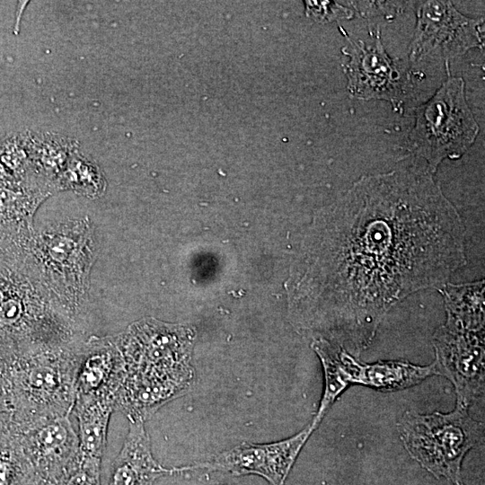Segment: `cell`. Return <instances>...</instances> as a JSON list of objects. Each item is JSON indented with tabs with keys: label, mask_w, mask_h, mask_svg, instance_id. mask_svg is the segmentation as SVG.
Returning a JSON list of instances; mask_svg holds the SVG:
<instances>
[{
	"label": "cell",
	"mask_w": 485,
	"mask_h": 485,
	"mask_svg": "<svg viewBox=\"0 0 485 485\" xmlns=\"http://www.w3.org/2000/svg\"><path fill=\"white\" fill-rule=\"evenodd\" d=\"M464 234L428 170L361 177L308 241L294 294L302 325L358 357L392 306L465 264Z\"/></svg>",
	"instance_id": "obj_1"
},
{
	"label": "cell",
	"mask_w": 485,
	"mask_h": 485,
	"mask_svg": "<svg viewBox=\"0 0 485 485\" xmlns=\"http://www.w3.org/2000/svg\"><path fill=\"white\" fill-rule=\"evenodd\" d=\"M33 234H0V369L84 336L82 324L50 297L30 261Z\"/></svg>",
	"instance_id": "obj_2"
},
{
	"label": "cell",
	"mask_w": 485,
	"mask_h": 485,
	"mask_svg": "<svg viewBox=\"0 0 485 485\" xmlns=\"http://www.w3.org/2000/svg\"><path fill=\"white\" fill-rule=\"evenodd\" d=\"M117 336L125 366L119 397L128 412L148 419L190 388L193 329L146 318Z\"/></svg>",
	"instance_id": "obj_3"
},
{
	"label": "cell",
	"mask_w": 485,
	"mask_h": 485,
	"mask_svg": "<svg viewBox=\"0 0 485 485\" xmlns=\"http://www.w3.org/2000/svg\"><path fill=\"white\" fill-rule=\"evenodd\" d=\"M95 226L88 216L68 218L35 231L28 255L55 303L81 322L89 301L91 272L98 254Z\"/></svg>",
	"instance_id": "obj_4"
},
{
	"label": "cell",
	"mask_w": 485,
	"mask_h": 485,
	"mask_svg": "<svg viewBox=\"0 0 485 485\" xmlns=\"http://www.w3.org/2000/svg\"><path fill=\"white\" fill-rule=\"evenodd\" d=\"M84 340L23 356L0 370L13 426L21 428L42 418L72 414L75 374Z\"/></svg>",
	"instance_id": "obj_5"
},
{
	"label": "cell",
	"mask_w": 485,
	"mask_h": 485,
	"mask_svg": "<svg viewBox=\"0 0 485 485\" xmlns=\"http://www.w3.org/2000/svg\"><path fill=\"white\" fill-rule=\"evenodd\" d=\"M397 428L404 448L422 468L436 479L464 485L463 460L483 436L481 423L470 416L467 408L455 404L448 413L408 410Z\"/></svg>",
	"instance_id": "obj_6"
},
{
	"label": "cell",
	"mask_w": 485,
	"mask_h": 485,
	"mask_svg": "<svg viewBox=\"0 0 485 485\" xmlns=\"http://www.w3.org/2000/svg\"><path fill=\"white\" fill-rule=\"evenodd\" d=\"M447 78L425 103L417 108L409 136V149L435 172L445 159L462 157L478 137L480 127L465 97L462 77Z\"/></svg>",
	"instance_id": "obj_7"
},
{
	"label": "cell",
	"mask_w": 485,
	"mask_h": 485,
	"mask_svg": "<svg viewBox=\"0 0 485 485\" xmlns=\"http://www.w3.org/2000/svg\"><path fill=\"white\" fill-rule=\"evenodd\" d=\"M339 29L348 41L342 52L348 57L344 71L350 95L365 101L384 100L389 101L394 110L401 109L411 89L410 76L403 66L385 51L379 28L372 31L375 39L370 44L355 41L341 26Z\"/></svg>",
	"instance_id": "obj_8"
},
{
	"label": "cell",
	"mask_w": 485,
	"mask_h": 485,
	"mask_svg": "<svg viewBox=\"0 0 485 485\" xmlns=\"http://www.w3.org/2000/svg\"><path fill=\"white\" fill-rule=\"evenodd\" d=\"M437 375L454 385L456 404L469 409L484 391V331L447 319L432 339Z\"/></svg>",
	"instance_id": "obj_9"
},
{
	"label": "cell",
	"mask_w": 485,
	"mask_h": 485,
	"mask_svg": "<svg viewBox=\"0 0 485 485\" xmlns=\"http://www.w3.org/2000/svg\"><path fill=\"white\" fill-rule=\"evenodd\" d=\"M416 13V29L410 50L411 62L433 54L448 61L482 45L483 19L463 15L450 1L418 2Z\"/></svg>",
	"instance_id": "obj_10"
},
{
	"label": "cell",
	"mask_w": 485,
	"mask_h": 485,
	"mask_svg": "<svg viewBox=\"0 0 485 485\" xmlns=\"http://www.w3.org/2000/svg\"><path fill=\"white\" fill-rule=\"evenodd\" d=\"M314 430L311 424L293 436L273 443H242L212 459L176 467L177 473L196 470L233 475H258L269 485H284L300 451Z\"/></svg>",
	"instance_id": "obj_11"
},
{
	"label": "cell",
	"mask_w": 485,
	"mask_h": 485,
	"mask_svg": "<svg viewBox=\"0 0 485 485\" xmlns=\"http://www.w3.org/2000/svg\"><path fill=\"white\" fill-rule=\"evenodd\" d=\"M71 414L42 418L16 428L41 480L56 485L76 461L79 441Z\"/></svg>",
	"instance_id": "obj_12"
},
{
	"label": "cell",
	"mask_w": 485,
	"mask_h": 485,
	"mask_svg": "<svg viewBox=\"0 0 485 485\" xmlns=\"http://www.w3.org/2000/svg\"><path fill=\"white\" fill-rule=\"evenodd\" d=\"M125 375L118 336L85 339L81 346L75 381L77 398L105 399L114 402Z\"/></svg>",
	"instance_id": "obj_13"
},
{
	"label": "cell",
	"mask_w": 485,
	"mask_h": 485,
	"mask_svg": "<svg viewBox=\"0 0 485 485\" xmlns=\"http://www.w3.org/2000/svg\"><path fill=\"white\" fill-rule=\"evenodd\" d=\"M177 474L154 457L145 422L130 420L122 447L114 459L108 485H153L167 475Z\"/></svg>",
	"instance_id": "obj_14"
},
{
	"label": "cell",
	"mask_w": 485,
	"mask_h": 485,
	"mask_svg": "<svg viewBox=\"0 0 485 485\" xmlns=\"http://www.w3.org/2000/svg\"><path fill=\"white\" fill-rule=\"evenodd\" d=\"M434 375H437L434 362L428 366L400 360H380L366 364L354 358L352 362L353 384H361L382 392L404 390Z\"/></svg>",
	"instance_id": "obj_15"
},
{
	"label": "cell",
	"mask_w": 485,
	"mask_h": 485,
	"mask_svg": "<svg viewBox=\"0 0 485 485\" xmlns=\"http://www.w3.org/2000/svg\"><path fill=\"white\" fill-rule=\"evenodd\" d=\"M312 347L322 362L324 375L322 397L317 413L311 422L312 428L315 430L338 397L353 384L351 361L354 357L322 338L314 340Z\"/></svg>",
	"instance_id": "obj_16"
},
{
	"label": "cell",
	"mask_w": 485,
	"mask_h": 485,
	"mask_svg": "<svg viewBox=\"0 0 485 485\" xmlns=\"http://www.w3.org/2000/svg\"><path fill=\"white\" fill-rule=\"evenodd\" d=\"M114 402L104 399L77 398L72 413L77 420L79 454L101 460L107 441L108 427Z\"/></svg>",
	"instance_id": "obj_17"
},
{
	"label": "cell",
	"mask_w": 485,
	"mask_h": 485,
	"mask_svg": "<svg viewBox=\"0 0 485 485\" xmlns=\"http://www.w3.org/2000/svg\"><path fill=\"white\" fill-rule=\"evenodd\" d=\"M11 418L0 422V485H41Z\"/></svg>",
	"instance_id": "obj_18"
},
{
	"label": "cell",
	"mask_w": 485,
	"mask_h": 485,
	"mask_svg": "<svg viewBox=\"0 0 485 485\" xmlns=\"http://www.w3.org/2000/svg\"><path fill=\"white\" fill-rule=\"evenodd\" d=\"M443 295L446 318L466 328L484 331V281L453 285L438 289Z\"/></svg>",
	"instance_id": "obj_19"
},
{
	"label": "cell",
	"mask_w": 485,
	"mask_h": 485,
	"mask_svg": "<svg viewBox=\"0 0 485 485\" xmlns=\"http://www.w3.org/2000/svg\"><path fill=\"white\" fill-rule=\"evenodd\" d=\"M52 194L44 188H0V231H33L37 209Z\"/></svg>",
	"instance_id": "obj_20"
},
{
	"label": "cell",
	"mask_w": 485,
	"mask_h": 485,
	"mask_svg": "<svg viewBox=\"0 0 485 485\" xmlns=\"http://www.w3.org/2000/svg\"><path fill=\"white\" fill-rule=\"evenodd\" d=\"M106 179L98 164L76 151L56 181L57 191L72 190L88 198L105 193Z\"/></svg>",
	"instance_id": "obj_21"
},
{
	"label": "cell",
	"mask_w": 485,
	"mask_h": 485,
	"mask_svg": "<svg viewBox=\"0 0 485 485\" xmlns=\"http://www.w3.org/2000/svg\"><path fill=\"white\" fill-rule=\"evenodd\" d=\"M101 460L78 454L76 461L56 485H101Z\"/></svg>",
	"instance_id": "obj_22"
},
{
	"label": "cell",
	"mask_w": 485,
	"mask_h": 485,
	"mask_svg": "<svg viewBox=\"0 0 485 485\" xmlns=\"http://www.w3.org/2000/svg\"><path fill=\"white\" fill-rule=\"evenodd\" d=\"M306 13L321 22L347 20L353 17V11L334 2H305Z\"/></svg>",
	"instance_id": "obj_23"
},
{
	"label": "cell",
	"mask_w": 485,
	"mask_h": 485,
	"mask_svg": "<svg viewBox=\"0 0 485 485\" xmlns=\"http://www.w3.org/2000/svg\"><path fill=\"white\" fill-rule=\"evenodd\" d=\"M11 418V413L7 404L5 392L0 376V422Z\"/></svg>",
	"instance_id": "obj_24"
},
{
	"label": "cell",
	"mask_w": 485,
	"mask_h": 485,
	"mask_svg": "<svg viewBox=\"0 0 485 485\" xmlns=\"http://www.w3.org/2000/svg\"><path fill=\"white\" fill-rule=\"evenodd\" d=\"M41 485H50V484H48L46 482H42Z\"/></svg>",
	"instance_id": "obj_25"
},
{
	"label": "cell",
	"mask_w": 485,
	"mask_h": 485,
	"mask_svg": "<svg viewBox=\"0 0 485 485\" xmlns=\"http://www.w3.org/2000/svg\"><path fill=\"white\" fill-rule=\"evenodd\" d=\"M216 485H222V484H216Z\"/></svg>",
	"instance_id": "obj_26"
}]
</instances>
